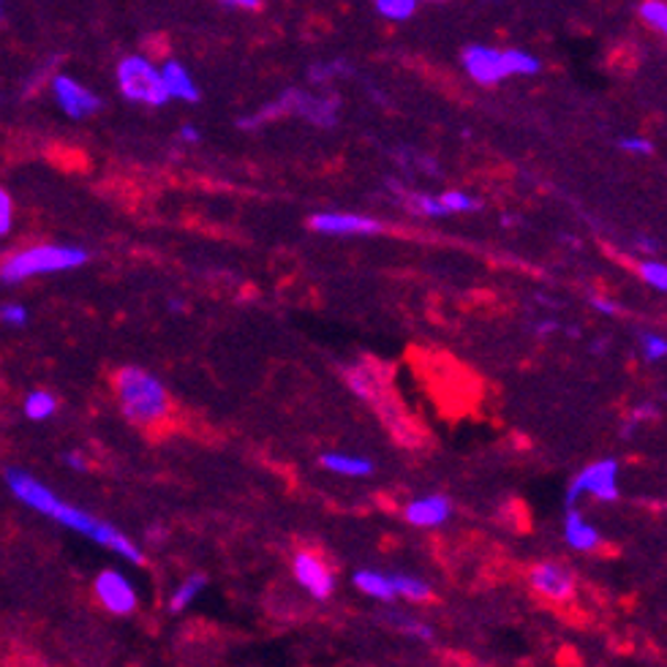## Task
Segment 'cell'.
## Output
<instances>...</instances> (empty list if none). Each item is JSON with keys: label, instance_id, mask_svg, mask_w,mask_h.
<instances>
[{"label": "cell", "instance_id": "1", "mask_svg": "<svg viewBox=\"0 0 667 667\" xmlns=\"http://www.w3.org/2000/svg\"><path fill=\"white\" fill-rule=\"evenodd\" d=\"M6 485H9L11 496H14L17 502L25 504V507H31L33 513L50 517V521L61 523V526L94 539L96 545L123 556V559L131 561V565H142V561H145L142 550L136 548L120 528H114L112 523L101 521V517L85 513V510L77 507V504H68L63 502V499H57L55 493H52V488L39 482L36 477L28 474V471L9 469L6 471Z\"/></svg>", "mask_w": 667, "mask_h": 667}, {"label": "cell", "instance_id": "2", "mask_svg": "<svg viewBox=\"0 0 667 667\" xmlns=\"http://www.w3.org/2000/svg\"><path fill=\"white\" fill-rule=\"evenodd\" d=\"M343 382L362 404L371 406V412L382 419L384 428L390 430V436L401 447L417 450V447L425 445V430L419 428L417 419L412 417L409 409L401 404L398 393H395L390 365L373 358H360L352 365L343 368Z\"/></svg>", "mask_w": 667, "mask_h": 667}, {"label": "cell", "instance_id": "3", "mask_svg": "<svg viewBox=\"0 0 667 667\" xmlns=\"http://www.w3.org/2000/svg\"><path fill=\"white\" fill-rule=\"evenodd\" d=\"M114 395L123 417L140 428H153L170 417V393L158 376L136 365H125L114 373Z\"/></svg>", "mask_w": 667, "mask_h": 667}, {"label": "cell", "instance_id": "4", "mask_svg": "<svg viewBox=\"0 0 667 667\" xmlns=\"http://www.w3.org/2000/svg\"><path fill=\"white\" fill-rule=\"evenodd\" d=\"M289 114L303 118L306 123H314L316 129H332L338 123V114H341V99L332 94H310V90L292 88L284 90L278 99L264 103L254 114L240 118L238 125L243 131H256L270 120L289 118Z\"/></svg>", "mask_w": 667, "mask_h": 667}, {"label": "cell", "instance_id": "5", "mask_svg": "<svg viewBox=\"0 0 667 667\" xmlns=\"http://www.w3.org/2000/svg\"><path fill=\"white\" fill-rule=\"evenodd\" d=\"M461 63L463 72L482 88H493L510 77H534L543 72V61L532 52L517 47L499 50L488 44H469L461 52Z\"/></svg>", "mask_w": 667, "mask_h": 667}, {"label": "cell", "instance_id": "6", "mask_svg": "<svg viewBox=\"0 0 667 667\" xmlns=\"http://www.w3.org/2000/svg\"><path fill=\"white\" fill-rule=\"evenodd\" d=\"M88 251L79 245L42 243L14 251L0 262V281L3 284H22V281L39 278L50 273H66L88 264Z\"/></svg>", "mask_w": 667, "mask_h": 667}, {"label": "cell", "instance_id": "7", "mask_svg": "<svg viewBox=\"0 0 667 667\" xmlns=\"http://www.w3.org/2000/svg\"><path fill=\"white\" fill-rule=\"evenodd\" d=\"M114 83L120 96L142 107H164L170 103L161 68L147 55H125L114 68Z\"/></svg>", "mask_w": 667, "mask_h": 667}, {"label": "cell", "instance_id": "8", "mask_svg": "<svg viewBox=\"0 0 667 667\" xmlns=\"http://www.w3.org/2000/svg\"><path fill=\"white\" fill-rule=\"evenodd\" d=\"M580 496H594L597 502H616L619 499V461L605 458L586 466L578 477L572 480L567 491V504L575 507Z\"/></svg>", "mask_w": 667, "mask_h": 667}, {"label": "cell", "instance_id": "9", "mask_svg": "<svg viewBox=\"0 0 667 667\" xmlns=\"http://www.w3.org/2000/svg\"><path fill=\"white\" fill-rule=\"evenodd\" d=\"M50 94L52 99H55L57 109L72 120L94 118V114L101 109L99 96H96L88 85L79 83V79L68 77V74H52Z\"/></svg>", "mask_w": 667, "mask_h": 667}, {"label": "cell", "instance_id": "10", "mask_svg": "<svg viewBox=\"0 0 667 667\" xmlns=\"http://www.w3.org/2000/svg\"><path fill=\"white\" fill-rule=\"evenodd\" d=\"M94 591L112 616H129V613L136 611V602H140L134 583L123 572H118V569H103L99 578H96Z\"/></svg>", "mask_w": 667, "mask_h": 667}, {"label": "cell", "instance_id": "11", "mask_svg": "<svg viewBox=\"0 0 667 667\" xmlns=\"http://www.w3.org/2000/svg\"><path fill=\"white\" fill-rule=\"evenodd\" d=\"M292 569H295L297 583H300L314 600H330L332 589H336V578H332L330 567H327L319 556L303 550V554H297L295 561H292Z\"/></svg>", "mask_w": 667, "mask_h": 667}, {"label": "cell", "instance_id": "12", "mask_svg": "<svg viewBox=\"0 0 667 667\" xmlns=\"http://www.w3.org/2000/svg\"><path fill=\"white\" fill-rule=\"evenodd\" d=\"M528 583L537 594L548 597V600L556 602H567L575 597V578L567 567L554 565V561H545V565H537L528 572Z\"/></svg>", "mask_w": 667, "mask_h": 667}, {"label": "cell", "instance_id": "13", "mask_svg": "<svg viewBox=\"0 0 667 667\" xmlns=\"http://www.w3.org/2000/svg\"><path fill=\"white\" fill-rule=\"evenodd\" d=\"M310 229L321 234H379L382 221L360 212H316Z\"/></svg>", "mask_w": 667, "mask_h": 667}, {"label": "cell", "instance_id": "14", "mask_svg": "<svg viewBox=\"0 0 667 667\" xmlns=\"http://www.w3.org/2000/svg\"><path fill=\"white\" fill-rule=\"evenodd\" d=\"M450 515H452V502L447 496H439V493H434V496L414 499L409 507L404 510L406 521L417 528L441 526V523L450 521Z\"/></svg>", "mask_w": 667, "mask_h": 667}, {"label": "cell", "instance_id": "15", "mask_svg": "<svg viewBox=\"0 0 667 667\" xmlns=\"http://www.w3.org/2000/svg\"><path fill=\"white\" fill-rule=\"evenodd\" d=\"M161 79H164V88L170 101H186L197 103L199 101V85L194 79V74L183 66L181 61H166L161 63Z\"/></svg>", "mask_w": 667, "mask_h": 667}, {"label": "cell", "instance_id": "16", "mask_svg": "<svg viewBox=\"0 0 667 667\" xmlns=\"http://www.w3.org/2000/svg\"><path fill=\"white\" fill-rule=\"evenodd\" d=\"M565 539L569 548L580 550V554H589V550H597L602 545V537L600 532H597V526H591V523L586 521L575 507H569L567 513Z\"/></svg>", "mask_w": 667, "mask_h": 667}, {"label": "cell", "instance_id": "17", "mask_svg": "<svg viewBox=\"0 0 667 667\" xmlns=\"http://www.w3.org/2000/svg\"><path fill=\"white\" fill-rule=\"evenodd\" d=\"M354 586H358L362 594L373 597V600L393 602L395 597H398V594H395L393 575L376 572V569H360V572L354 575Z\"/></svg>", "mask_w": 667, "mask_h": 667}, {"label": "cell", "instance_id": "18", "mask_svg": "<svg viewBox=\"0 0 667 667\" xmlns=\"http://www.w3.org/2000/svg\"><path fill=\"white\" fill-rule=\"evenodd\" d=\"M395 192V197L404 203V207L409 212H414V216H425V218H441L447 216V210L441 207L439 197H428V194H417V192H406V188L395 186V183H390Z\"/></svg>", "mask_w": 667, "mask_h": 667}, {"label": "cell", "instance_id": "19", "mask_svg": "<svg viewBox=\"0 0 667 667\" xmlns=\"http://www.w3.org/2000/svg\"><path fill=\"white\" fill-rule=\"evenodd\" d=\"M321 466L327 471H336L341 477H368L373 474V463L368 458L358 456H343V452H325L321 456Z\"/></svg>", "mask_w": 667, "mask_h": 667}, {"label": "cell", "instance_id": "20", "mask_svg": "<svg viewBox=\"0 0 667 667\" xmlns=\"http://www.w3.org/2000/svg\"><path fill=\"white\" fill-rule=\"evenodd\" d=\"M349 74H352V66L347 61H316L308 68V83L316 88H327V85L349 77Z\"/></svg>", "mask_w": 667, "mask_h": 667}, {"label": "cell", "instance_id": "21", "mask_svg": "<svg viewBox=\"0 0 667 667\" xmlns=\"http://www.w3.org/2000/svg\"><path fill=\"white\" fill-rule=\"evenodd\" d=\"M22 412H25V417L33 419V423H44V419L55 417L57 398L47 393V390H33V393H28L25 401H22Z\"/></svg>", "mask_w": 667, "mask_h": 667}, {"label": "cell", "instance_id": "22", "mask_svg": "<svg viewBox=\"0 0 667 667\" xmlns=\"http://www.w3.org/2000/svg\"><path fill=\"white\" fill-rule=\"evenodd\" d=\"M205 586H207L205 575H192V578L183 580V583L175 589V594H172L170 611L172 613H183V611H186V608L192 605L194 600H197L199 591H203Z\"/></svg>", "mask_w": 667, "mask_h": 667}, {"label": "cell", "instance_id": "23", "mask_svg": "<svg viewBox=\"0 0 667 667\" xmlns=\"http://www.w3.org/2000/svg\"><path fill=\"white\" fill-rule=\"evenodd\" d=\"M637 20L646 28H652L654 33L665 36L667 33V3L665 0H643L637 6Z\"/></svg>", "mask_w": 667, "mask_h": 667}, {"label": "cell", "instance_id": "24", "mask_svg": "<svg viewBox=\"0 0 667 667\" xmlns=\"http://www.w3.org/2000/svg\"><path fill=\"white\" fill-rule=\"evenodd\" d=\"M373 9L379 17L390 22H406L417 14L419 0H373Z\"/></svg>", "mask_w": 667, "mask_h": 667}, {"label": "cell", "instance_id": "25", "mask_svg": "<svg viewBox=\"0 0 667 667\" xmlns=\"http://www.w3.org/2000/svg\"><path fill=\"white\" fill-rule=\"evenodd\" d=\"M393 586H395V594H401L409 602H428L430 594H434L425 580L412 578V575H393Z\"/></svg>", "mask_w": 667, "mask_h": 667}, {"label": "cell", "instance_id": "26", "mask_svg": "<svg viewBox=\"0 0 667 667\" xmlns=\"http://www.w3.org/2000/svg\"><path fill=\"white\" fill-rule=\"evenodd\" d=\"M384 619H387L390 624L395 626V630L404 632V635L417 637V641H434V630H430V626L425 624V621L412 619V616H404V613H395V611L384 613Z\"/></svg>", "mask_w": 667, "mask_h": 667}, {"label": "cell", "instance_id": "27", "mask_svg": "<svg viewBox=\"0 0 667 667\" xmlns=\"http://www.w3.org/2000/svg\"><path fill=\"white\" fill-rule=\"evenodd\" d=\"M659 417V406L652 404V401H643V404H637L635 409L630 412V417H626L624 428H621V436L624 439H632L635 436V428L643 423H654V419Z\"/></svg>", "mask_w": 667, "mask_h": 667}, {"label": "cell", "instance_id": "28", "mask_svg": "<svg viewBox=\"0 0 667 667\" xmlns=\"http://www.w3.org/2000/svg\"><path fill=\"white\" fill-rule=\"evenodd\" d=\"M439 203L447 210V216H450V212H474V210H480V207H482L480 199L471 197V194H466V192H456V188H452V192L441 194Z\"/></svg>", "mask_w": 667, "mask_h": 667}, {"label": "cell", "instance_id": "29", "mask_svg": "<svg viewBox=\"0 0 667 667\" xmlns=\"http://www.w3.org/2000/svg\"><path fill=\"white\" fill-rule=\"evenodd\" d=\"M637 275H641L652 289L667 292V267L663 262H643L641 267H637Z\"/></svg>", "mask_w": 667, "mask_h": 667}, {"label": "cell", "instance_id": "30", "mask_svg": "<svg viewBox=\"0 0 667 667\" xmlns=\"http://www.w3.org/2000/svg\"><path fill=\"white\" fill-rule=\"evenodd\" d=\"M641 349H643V358L648 362H663L667 354V341L663 336H657V332H643Z\"/></svg>", "mask_w": 667, "mask_h": 667}, {"label": "cell", "instance_id": "31", "mask_svg": "<svg viewBox=\"0 0 667 667\" xmlns=\"http://www.w3.org/2000/svg\"><path fill=\"white\" fill-rule=\"evenodd\" d=\"M0 325L25 327L28 325V308L20 306V303H3V306H0Z\"/></svg>", "mask_w": 667, "mask_h": 667}, {"label": "cell", "instance_id": "32", "mask_svg": "<svg viewBox=\"0 0 667 667\" xmlns=\"http://www.w3.org/2000/svg\"><path fill=\"white\" fill-rule=\"evenodd\" d=\"M11 227H14V199L0 186V238H6L11 232Z\"/></svg>", "mask_w": 667, "mask_h": 667}, {"label": "cell", "instance_id": "33", "mask_svg": "<svg viewBox=\"0 0 667 667\" xmlns=\"http://www.w3.org/2000/svg\"><path fill=\"white\" fill-rule=\"evenodd\" d=\"M619 147L624 153H632V155H652L654 153V142L646 140V136H624V140H619Z\"/></svg>", "mask_w": 667, "mask_h": 667}, {"label": "cell", "instance_id": "34", "mask_svg": "<svg viewBox=\"0 0 667 667\" xmlns=\"http://www.w3.org/2000/svg\"><path fill=\"white\" fill-rule=\"evenodd\" d=\"M591 308L597 310V314H605V316H616L619 314V303L608 300V297H591Z\"/></svg>", "mask_w": 667, "mask_h": 667}, {"label": "cell", "instance_id": "35", "mask_svg": "<svg viewBox=\"0 0 667 667\" xmlns=\"http://www.w3.org/2000/svg\"><path fill=\"white\" fill-rule=\"evenodd\" d=\"M63 461H66L68 469H74V471H88V458H85L83 452H66Z\"/></svg>", "mask_w": 667, "mask_h": 667}, {"label": "cell", "instance_id": "36", "mask_svg": "<svg viewBox=\"0 0 667 667\" xmlns=\"http://www.w3.org/2000/svg\"><path fill=\"white\" fill-rule=\"evenodd\" d=\"M218 3L229 6V9H240V11H256L262 6V0H218Z\"/></svg>", "mask_w": 667, "mask_h": 667}, {"label": "cell", "instance_id": "37", "mask_svg": "<svg viewBox=\"0 0 667 667\" xmlns=\"http://www.w3.org/2000/svg\"><path fill=\"white\" fill-rule=\"evenodd\" d=\"M181 140H183V142H188V145H197V142L203 140V134H199L197 125L186 123V125H183V129H181Z\"/></svg>", "mask_w": 667, "mask_h": 667}, {"label": "cell", "instance_id": "38", "mask_svg": "<svg viewBox=\"0 0 667 667\" xmlns=\"http://www.w3.org/2000/svg\"><path fill=\"white\" fill-rule=\"evenodd\" d=\"M556 330H559V321L556 319H543L534 325V332H537V336H548V332H556Z\"/></svg>", "mask_w": 667, "mask_h": 667}, {"label": "cell", "instance_id": "39", "mask_svg": "<svg viewBox=\"0 0 667 667\" xmlns=\"http://www.w3.org/2000/svg\"><path fill=\"white\" fill-rule=\"evenodd\" d=\"M637 245H643V251H657V240L643 238V240H637Z\"/></svg>", "mask_w": 667, "mask_h": 667}, {"label": "cell", "instance_id": "40", "mask_svg": "<svg viewBox=\"0 0 667 667\" xmlns=\"http://www.w3.org/2000/svg\"><path fill=\"white\" fill-rule=\"evenodd\" d=\"M423 3H447V0H423Z\"/></svg>", "mask_w": 667, "mask_h": 667}, {"label": "cell", "instance_id": "41", "mask_svg": "<svg viewBox=\"0 0 667 667\" xmlns=\"http://www.w3.org/2000/svg\"><path fill=\"white\" fill-rule=\"evenodd\" d=\"M0 17H3V0H0Z\"/></svg>", "mask_w": 667, "mask_h": 667}]
</instances>
